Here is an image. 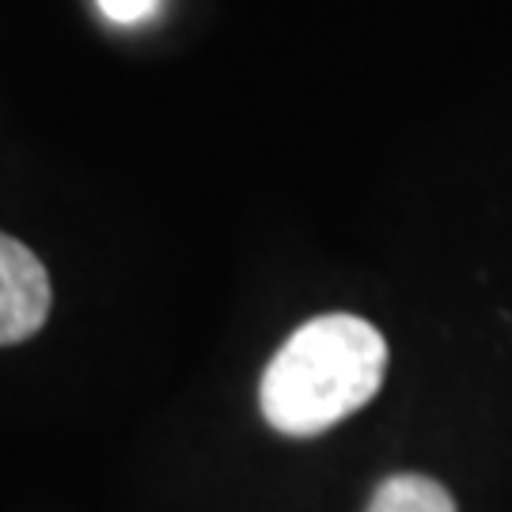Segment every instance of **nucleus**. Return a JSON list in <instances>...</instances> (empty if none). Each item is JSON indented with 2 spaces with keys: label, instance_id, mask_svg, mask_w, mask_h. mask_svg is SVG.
<instances>
[{
  "label": "nucleus",
  "instance_id": "1",
  "mask_svg": "<svg viewBox=\"0 0 512 512\" xmlns=\"http://www.w3.org/2000/svg\"><path fill=\"white\" fill-rule=\"evenodd\" d=\"M387 342L361 315H319L296 330L262 372V418L285 437H319L384 384Z\"/></svg>",
  "mask_w": 512,
  "mask_h": 512
},
{
  "label": "nucleus",
  "instance_id": "2",
  "mask_svg": "<svg viewBox=\"0 0 512 512\" xmlns=\"http://www.w3.org/2000/svg\"><path fill=\"white\" fill-rule=\"evenodd\" d=\"M50 274L31 247L0 232V346L27 342L50 315Z\"/></svg>",
  "mask_w": 512,
  "mask_h": 512
},
{
  "label": "nucleus",
  "instance_id": "3",
  "mask_svg": "<svg viewBox=\"0 0 512 512\" xmlns=\"http://www.w3.org/2000/svg\"><path fill=\"white\" fill-rule=\"evenodd\" d=\"M368 512H456V501L437 478L391 475L376 486Z\"/></svg>",
  "mask_w": 512,
  "mask_h": 512
},
{
  "label": "nucleus",
  "instance_id": "4",
  "mask_svg": "<svg viewBox=\"0 0 512 512\" xmlns=\"http://www.w3.org/2000/svg\"><path fill=\"white\" fill-rule=\"evenodd\" d=\"M160 0H99L103 16L114 19V23H141L156 12Z\"/></svg>",
  "mask_w": 512,
  "mask_h": 512
}]
</instances>
